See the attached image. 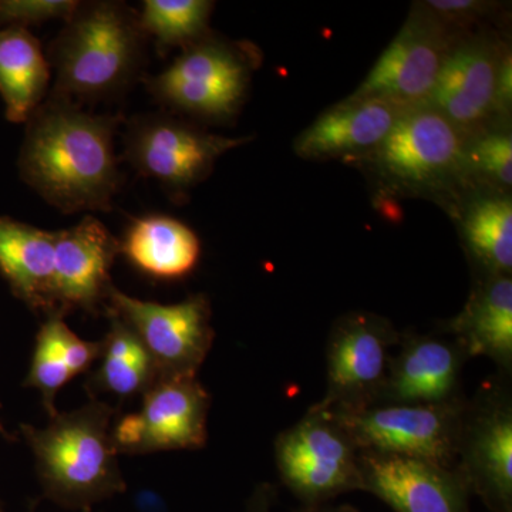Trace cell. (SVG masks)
<instances>
[{
    "label": "cell",
    "instance_id": "obj_16",
    "mask_svg": "<svg viewBox=\"0 0 512 512\" xmlns=\"http://www.w3.org/2000/svg\"><path fill=\"white\" fill-rule=\"evenodd\" d=\"M447 56L433 30L421 23L407 25L384 50L353 97H386L423 106Z\"/></svg>",
    "mask_w": 512,
    "mask_h": 512
},
{
    "label": "cell",
    "instance_id": "obj_32",
    "mask_svg": "<svg viewBox=\"0 0 512 512\" xmlns=\"http://www.w3.org/2000/svg\"><path fill=\"white\" fill-rule=\"evenodd\" d=\"M136 505L140 512H165L163 498L150 490L140 491L136 495Z\"/></svg>",
    "mask_w": 512,
    "mask_h": 512
},
{
    "label": "cell",
    "instance_id": "obj_29",
    "mask_svg": "<svg viewBox=\"0 0 512 512\" xmlns=\"http://www.w3.org/2000/svg\"><path fill=\"white\" fill-rule=\"evenodd\" d=\"M271 487L269 485H262L255 494L252 495L249 501L247 512H271ZM305 512H357L349 505H342V507H323V505H316V507H308Z\"/></svg>",
    "mask_w": 512,
    "mask_h": 512
},
{
    "label": "cell",
    "instance_id": "obj_34",
    "mask_svg": "<svg viewBox=\"0 0 512 512\" xmlns=\"http://www.w3.org/2000/svg\"><path fill=\"white\" fill-rule=\"evenodd\" d=\"M0 512H5V510L2 508V505H0Z\"/></svg>",
    "mask_w": 512,
    "mask_h": 512
},
{
    "label": "cell",
    "instance_id": "obj_7",
    "mask_svg": "<svg viewBox=\"0 0 512 512\" xmlns=\"http://www.w3.org/2000/svg\"><path fill=\"white\" fill-rule=\"evenodd\" d=\"M211 394L195 377H163L143 394L136 413L116 420L111 437L119 453L200 450L208 440Z\"/></svg>",
    "mask_w": 512,
    "mask_h": 512
},
{
    "label": "cell",
    "instance_id": "obj_28",
    "mask_svg": "<svg viewBox=\"0 0 512 512\" xmlns=\"http://www.w3.org/2000/svg\"><path fill=\"white\" fill-rule=\"evenodd\" d=\"M466 161L498 183H512V140L507 134H493L466 151Z\"/></svg>",
    "mask_w": 512,
    "mask_h": 512
},
{
    "label": "cell",
    "instance_id": "obj_14",
    "mask_svg": "<svg viewBox=\"0 0 512 512\" xmlns=\"http://www.w3.org/2000/svg\"><path fill=\"white\" fill-rule=\"evenodd\" d=\"M468 357L453 336L400 335L376 403L448 404L466 399L461 375Z\"/></svg>",
    "mask_w": 512,
    "mask_h": 512
},
{
    "label": "cell",
    "instance_id": "obj_22",
    "mask_svg": "<svg viewBox=\"0 0 512 512\" xmlns=\"http://www.w3.org/2000/svg\"><path fill=\"white\" fill-rule=\"evenodd\" d=\"M49 64L35 36L18 26L0 30V96L6 119L28 123L49 87Z\"/></svg>",
    "mask_w": 512,
    "mask_h": 512
},
{
    "label": "cell",
    "instance_id": "obj_36",
    "mask_svg": "<svg viewBox=\"0 0 512 512\" xmlns=\"http://www.w3.org/2000/svg\"><path fill=\"white\" fill-rule=\"evenodd\" d=\"M29 512H33V510H30Z\"/></svg>",
    "mask_w": 512,
    "mask_h": 512
},
{
    "label": "cell",
    "instance_id": "obj_6",
    "mask_svg": "<svg viewBox=\"0 0 512 512\" xmlns=\"http://www.w3.org/2000/svg\"><path fill=\"white\" fill-rule=\"evenodd\" d=\"M457 468L494 512L512 511V397L507 375L485 382L467 400L457 447Z\"/></svg>",
    "mask_w": 512,
    "mask_h": 512
},
{
    "label": "cell",
    "instance_id": "obj_20",
    "mask_svg": "<svg viewBox=\"0 0 512 512\" xmlns=\"http://www.w3.org/2000/svg\"><path fill=\"white\" fill-rule=\"evenodd\" d=\"M448 335L471 357L485 356L510 375L512 367V281L510 275L487 276L464 311L447 326Z\"/></svg>",
    "mask_w": 512,
    "mask_h": 512
},
{
    "label": "cell",
    "instance_id": "obj_10",
    "mask_svg": "<svg viewBox=\"0 0 512 512\" xmlns=\"http://www.w3.org/2000/svg\"><path fill=\"white\" fill-rule=\"evenodd\" d=\"M248 74L247 62L234 47L198 40L147 84L164 106L194 116L224 119L238 109Z\"/></svg>",
    "mask_w": 512,
    "mask_h": 512
},
{
    "label": "cell",
    "instance_id": "obj_2",
    "mask_svg": "<svg viewBox=\"0 0 512 512\" xmlns=\"http://www.w3.org/2000/svg\"><path fill=\"white\" fill-rule=\"evenodd\" d=\"M116 414L109 404L92 399L80 409L50 417L43 429L20 424L46 498L64 508L87 510L126 491L111 437Z\"/></svg>",
    "mask_w": 512,
    "mask_h": 512
},
{
    "label": "cell",
    "instance_id": "obj_3",
    "mask_svg": "<svg viewBox=\"0 0 512 512\" xmlns=\"http://www.w3.org/2000/svg\"><path fill=\"white\" fill-rule=\"evenodd\" d=\"M144 37L138 16L123 3H79L50 47L53 96L74 101L116 94L137 74Z\"/></svg>",
    "mask_w": 512,
    "mask_h": 512
},
{
    "label": "cell",
    "instance_id": "obj_31",
    "mask_svg": "<svg viewBox=\"0 0 512 512\" xmlns=\"http://www.w3.org/2000/svg\"><path fill=\"white\" fill-rule=\"evenodd\" d=\"M512 72L511 57H505L498 67L497 77V107H507L511 103Z\"/></svg>",
    "mask_w": 512,
    "mask_h": 512
},
{
    "label": "cell",
    "instance_id": "obj_23",
    "mask_svg": "<svg viewBox=\"0 0 512 512\" xmlns=\"http://www.w3.org/2000/svg\"><path fill=\"white\" fill-rule=\"evenodd\" d=\"M110 329L101 340L100 367L90 379L94 390L130 399L144 394L160 377L156 362L133 329L109 311Z\"/></svg>",
    "mask_w": 512,
    "mask_h": 512
},
{
    "label": "cell",
    "instance_id": "obj_35",
    "mask_svg": "<svg viewBox=\"0 0 512 512\" xmlns=\"http://www.w3.org/2000/svg\"><path fill=\"white\" fill-rule=\"evenodd\" d=\"M83 512H90V508H87V510H83Z\"/></svg>",
    "mask_w": 512,
    "mask_h": 512
},
{
    "label": "cell",
    "instance_id": "obj_30",
    "mask_svg": "<svg viewBox=\"0 0 512 512\" xmlns=\"http://www.w3.org/2000/svg\"><path fill=\"white\" fill-rule=\"evenodd\" d=\"M431 9L440 12L441 15L451 16V18H464V16L473 15L476 10L481 8L480 3L470 2V0H450V2H429Z\"/></svg>",
    "mask_w": 512,
    "mask_h": 512
},
{
    "label": "cell",
    "instance_id": "obj_24",
    "mask_svg": "<svg viewBox=\"0 0 512 512\" xmlns=\"http://www.w3.org/2000/svg\"><path fill=\"white\" fill-rule=\"evenodd\" d=\"M468 247L488 276L510 275L512 204L508 198L478 202L464 224Z\"/></svg>",
    "mask_w": 512,
    "mask_h": 512
},
{
    "label": "cell",
    "instance_id": "obj_17",
    "mask_svg": "<svg viewBox=\"0 0 512 512\" xmlns=\"http://www.w3.org/2000/svg\"><path fill=\"white\" fill-rule=\"evenodd\" d=\"M417 104L386 97H350L326 111L296 143L301 156H330L369 150L383 143L397 121Z\"/></svg>",
    "mask_w": 512,
    "mask_h": 512
},
{
    "label": "cell",
    "instance_id": "obj_15",
    "mask_svg": "<svg viewBox=\"0 0 512 512\" xmlns=\"http://www.w3.org/2000/svg\"><path fill=\"white\" fill-rule=\"evenodd\" d=\"M466 151L460 128L424 104L404 114L375 148L387 173L413 184L450 174L466 163Z\"/></svg>",
    "mask_w": 512,
    "mask_h": 512
},
{
    "label": "cell",
    "instance_id": "obj_27",
    "mask_svg": "<svg viewBox=\"0 0 512 512\" xmlns=\"http://www.w3.org/2000/svg\"><path fill=\"white\" fill-rule=\"evenodd\" d=\"M77 6L74 0H5L0 2V23L25 28L47 20H67Z\"/></svg>",
    "mask_w": 512,
    "mask_h": 512
},
{
    "label": "cell",
    "instance_id": "obj_26",
    "mask_svg": "<svg viewBox=\"0 0 512 512\" xmlns=\"http://www.w3.org/2000/svg\"><path fill=\"white\" fill-rule=\"evenodd\" d=\"M73 379L64 360L62 349L56 335L55 315L47 316L46 322L36 336L35 350L26 387H33L42 394L43 404L49 417L56 416V394Z\"/></svg>",
    "mask_w": 512,
    "mask_h": 512
},
{
    "label": "cell",
    "instance_id": "obj_18",
    "mask_svg": "<svg viewBox=\"0 0 512 512\" xmlns=\"http://www.w3.org/2000/svg\"><path fill=\"white\" fill-rule=\"evenodd\" d=\"M498 67L493 53L481 45L464 46L450 53L427 99L431 109L458 128L487 119L497 107Z\"/></svg>",
    "mask_w": 512,
    "mask_h": 512
},
{
    "label": "cell",
    "instance_id": "obj_11",
    "mask_svg": "<svg viewBox=\"0 0 512 512\" xmlns=\"http://www.w3.org/2000/svg\"><path fill=\"white\" fill-rule=\"evenodd\" d=\"M239 143L202 133L171 117L150 116L131 124L126 157L138 173L178 192L198 183L217 157Z\"/></svg>",
    "mask_w": 512,
    "mask_h": 512
},
{
    "label": "cell",
    "instance_id": "obj_9",
    "mask_svg": "<svg viewBox=\"0 0 512 512\" xmlns=\"http://www.w3.org/2000/svg\"><path fill=\"white\" fill-rule=\"evenodd\" d=\"M399 340L392 323L372 313L340 319L326 345V393L320 406L356 409L376 403Z\"/></svg>",
    "mask_w": 512,
    "mask_h": 512
},
{
    "label": "cell",
    "instance_id": "obj_13",
    "mask_svg": "<svg viewBox=\"0 0 512 512\" xmlns=\"http://www.w3.org/2000/svg\"><path fill=\"white\" fill-rule=\"evenodd\" d=\"M120 242L92 215L72 228L56 231L53 261V315L97 313L109 299L111 268Z\"/></svg>",
    "mask_w": 512,
    "mask_h": 512
},
{
    "label": "cell",
    "instance_id": "obj_8",
    "mask_svg": "<svg viewBox=\"0 0 512 512\" xmlns=\"http://www.w3.org/2000/svg\"><path fill=\"white\" fill-rule=\"evenodd\" d=\"M109 311L136 332L160 376L195 377L214 342L210 302L195 295L173 305L143 301L111 288Z\"/></svg>",
    "mask_w": 512,
    "mask_h": 512
},
{
    "label": "cell",
    "instance_id": "obj_19",
    "mask_svg": "<svg viewBox=\"0 0 512 512\" xmlns=\"http://www.w3.org/2000/svg\"><path fill=\"white\" fill-rule=\"evenodd\" d=\"M56 232L0 215V275L33 312L53 315Z\"/></svg>",
    "mask_w": 512,
    "mask_h": 512
},
{
    "label": "cell",
    "instance_id": "obj_25",
    "mask_svg": "<svg viewBox=\"0 0 512 512\" xmlns=\"http://www.w3.org/2000/svg\"><path fill=\"white\" fill-rule=\"evenodd\" d=\"M212 8L204 0H146L138 15L144 35L160 47L190 46L201 39Z\"/></svg>",
    "mask_w": 512,
    "mask_h": 512
},
{
    "label": "cell",
    "instance_id": "obj_1",
    "mask_svg": "<svg viewBox=\"0 0 512 512\" xmlns=\"http://www.w3.org/2000/svg\"><path fill=\"white\" fill-rule=\"evenodd\" d=\"M26 124L18 163L22 180L67 214L109 211L120 185L113 146L116 119L53 96Z\"/></svg>",
    "mask_w": 512,
    "mask_h": 512
},
{
    "label": "cell",
    "instance_id": "obj_33",
    "mask_svg": "<svg viewBox=\"0 0 512 512\" xmlns=\"http://www.w3.org/2000/svg\"><path fill=\"white\" fill-rule=\"evenodd\" d=\"M0 434H2V436H5L6 439L8 440H13V437L10 436V434L8 433V431L5 430V427H3L2 424H0Z\"/></svg>",
    "mask_w": 512,
    "mask_h": 512
},
{
    "label": "cell",
    "instance_id": "obj_12",
    "mask_svg": "<svg viewBox=\"0 0 512 512\" xmlns=\"http://www.w3.org/2000/svg\"><path fill=\"white\" fill-rule=\"evenodd\" d=\"M359 471L360 490L375 494L396 512H470V487L457 467L359 450Z\"/></svg>",
    "mask_w": 512,
    "mask_h": 512
},
{
    "label": "cell",
    "instance_id": "obj_21",
    "mask_svg": "<svg viewBox=\"0 0 512 512\" xmlns=\"http://www.w3.org/2000/svg\"><path fill=\"white\" fill-rule=\"evenodd\" d=\"M120 252L144 274L174 281L194 271L200 261L201 244L183 222L165 215H148L131 224Z\"/></svg>",
    "mask_w": 512,
    "mask_h": 512
},
{
    "label": "cell",
    "instance_id": "obj_4",
    "mask_svg": "<svg viewBox=\"0 0 512 512\" xmlns=\"http://www.w3.org/2000/svg\"><path fill=\"white\" fill-rule=\"evenodd\" d=\"M466 404L467 399L448 404L373 403L356 409L319 406L360 451L420 458L454 468Z\"/></svg>",
    "mask_w": 512,
    "mask_h": 512
},
{
    "label": "cell",
    "instance_id": "obj_5",
    "mask_svg": "<svg viewBox=\"0 0 512 512\" xmlns=\"http://www.w3.org/2000/svg\"><path fill=\"white\" fill-rule=\"evenodd\" d=\"M286 487L308 507L360 490L359 448L318 403L275 441Z\"/></svg>",
    "mask_w": 512,
    "mask_h": 512
}]
</instances>
